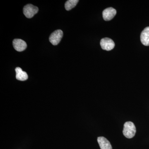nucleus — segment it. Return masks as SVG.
<instances>
[{
  "label": "nucleus",
  "mask_w": 149,
  "mask_h": 149,
  "mask_svg": "<svg viewBox=\"0 0 149 149\" xmlns=\"http://www.w3.org/2000/svg\"><path fill=\"white\" fill-rule=\"evenodd\" d=\"M100 45L103 49L107 51L111 50L115 47L113 40L109 38H103L101 40Z\"/></svg>",
  "instance_id": "obj_4"
},
{
  "label": "nucleus",
  "mask_w": 149,
  "mask_h": 149,
  "mask_svg": "<svg viewBox=\"0 0 149 149\" xmlns=\"http://www.w3.org/2000/svg\"><path fill=\"white\" fill-rule=\"evenodd\" d=\"M116 14V11L113 8H106L103 11V17L105 21H110L112 19Z\"/></svg>",
  "instance_id": "obj_5"
},
{
  "label": "nucleus",
  "mask_w": 149,
  "mask_h": 149,
  "mask_svg": "<svg viewBox=\"0 0 149 149\" xmlns=\"http://www.w3.org/2000/svg\"><path fill=\"white\" fill-rule=\"evenodd\" d=\"M123 135L128 139L133 138L136 133V128L135 125L131 121H127L124 124Z\"/></svg>",
  "instance_id": "obj_1"
},
{
  "label": "nucleus",
  "mask_w": 149,
  "mask_h": 149,
  "mask_svg": "<svg viewBox=\"0 0 149 149\" xmlns=\"http://www.w3.org/2000/svg\"><path fill=\"white\" fill-rule=\"evenodd\" d=\"M13 44L15 49L19 52L24 51L27 47L26 43L21 39H15Z\"/></svg>",
  "instance_id": "obj_6"
},
{
  "label": "nucleus",
  "mask_w": 149,
  "mask_h": 149,
  "mask_svg": "<svg viewBox=\"0 0 149 149\" xmlns=\"http://www.w3.org/2000/svg\"><path fill=\"white\" fill-rule=\"evenodd\" d=\"M141 40L144 45L149 46V27L145 28L141 32Z\"/></svg>",
  "instance_id": "obj_8"
},
{
  "label": "nucleus",
  "mask_w": 149,
  "mask_h": 149,
  "mask_svg": "<svg viewBox=\"0 0 149 149\" xmlns=\"http://www.w3.org/2000/svg\"><path fill=\"white\" fill-rule=\"evenodd\" d=\"M79 2L78 0H68L65 4V8L67 10H70L74 8Z\"/></svg>",
  "instance_id": "obj_10"
},
{
  "label": "nucleus",
  "mask_w": 149,
  "mask_h": 149,
  "mask_svg": "<svg viewBox=\"0 0 149 149\" xmlns=\"http://www.w3.org/2000/svg\"><path fill=\"white\" fill-rule=\"evenodd\" d=\"M63 36V32L61 29H58L53 32L50 36L49 40L53 45H57L61 41Z\"/></svg>",
  "instance_id": "obj_2"
},
{
  "label": "nucleus",
  "mask_w": 149,
  "mask_h": 149,
  "mask_svg": "<svg viewBox=\"0 0 149 149\" xmlns=\"http://www.w3.org/2000/svg\"><path fill=\"white\" fill-rule=\"evenodd\" d=\"M97 141L101 149H112L109 141L104 137H98Z\"/></svg>",
  "instance_id": "obj_7"
},
{
  "label": "nucleus",
  "mask_w": 149,
  "mask_h": 149,
  "mask_svg": "<svg viewBox=\"0 0 149 149\" xmlns=\"http://www.w3.org/2000/svg\"><path fill=\"white\" fill-rule=\"evenodd\" d=\"M39 9L32 4H27L23 8V13L28 18H31L38 12Z\"/></svg>",
  "instance_id": "obj_3"
},
{
  "label": "nucleus",
  "mask_w": 149,
  "mask_h": 149,
  "mask_svg": "<svg viewBox=\"0 0 149 149\" xmlns=\"http://www.w3.org/2000/svg\"><path fill=\"white\" fill-rule=\"evenodd\" d=\"M15 70L16 72V78L17 80L23 81L28 79L27 72L23 71L20 68H16Z\"/></svg>",
  "instance_id": "obj_9"
}]
</instances>
